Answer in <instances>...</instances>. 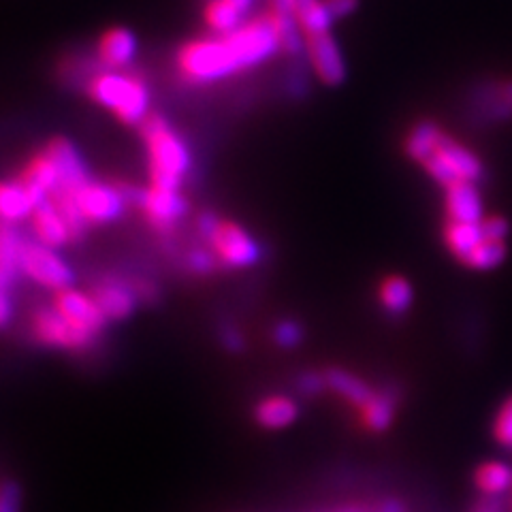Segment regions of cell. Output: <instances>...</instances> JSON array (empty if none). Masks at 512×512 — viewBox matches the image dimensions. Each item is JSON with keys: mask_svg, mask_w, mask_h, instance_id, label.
Instances as JSON below:
<instances>
[{"mask_svg": "<svg viewBox=\"0 0 512 512\" xmlns=\"http://www.w3.org/2000/svg\"><path fill=\"white\" fill-rule=\"evenodd\" d=\"M90 295L107 320L128 318L135 312L139 299L135 293V286L120 280H101L99 284L92 286Z\"/></svg>", "mask_w": 512, "mask_h": 512, "instance_id": "obj_14", "label": "cell"}, {"mask_svg": "<svg viewBox=\"0 0 512 512\" xmlns=\"http://www.w3.org/2000/svg\"><path fill=\"white\" fill-rule=\"evenodd\" d=\"M133 201L141 207L148 222L160 233H169L188 212V203L180 190L150 186L146 190H135Z\"/></svg>", "mask_w": 512, "mask_h": 512, "instance_id": "obj_9", "label": "cell"}, {"mask_svg": "<svg viewBox=\"0 0 512 512\" xmlns=\"http://www.w3.org/2000/svg\"><path fill=\"white\" fill-rule=\"evenodd\" d=\"M342 512H363L361 508H346V510H342Z\"/></svg>", "mask_w": 512, "mask_h": 512, "instance_id": "obj_44", "label": "cell"}, {"mask_svg": "<svg viewBox=\"0 0 512 512\" xmlns=\"http://www.w3.org/2000/svg\"><path fill=\"white\" fill-rule=\"evenodd\" d=\"M446 133L440 128L438 122L434 120H421L416 122L410 133L404 139V152L414 163L423 165L425 160L434 156L440 148V143L444 141Z\"/></svg>", "mask_w": 512, "mask_h": 512, "instance_id": "obj_19", "label": "cell"}, {"mask_svg": "<svg viewBox=\"0 0 512 512\" xmlns=\"http://www.w3.org/2000/svg\"><path fill=\"white\" fill-rule=\"evenodd\" d=\"M0 512H20V489L13 483L0 487Z\"/></svg>", "mask_w": 512, "mask_h": 512, "instance_id": "obj_36", "label": "cell"}, {"mask_svg": "<svg viewBox=\"0 0 512 512\" xmlns=\"http://www.w3.org/2000/svg\"><path fill=\"white\" fill-rule=\"evenodd\" d=\"M325 3L333 15V20H342L346 15L357 11L359 0H325Z\"/></svg>", "mask_w": 512, "mask_h": 512, "instance_id": "obj_37", "label": "cell"}, {"mask_svg": "<svg viewBox=\"0 0 512 512\" xmlns=\"http://www.w3.org/2000/svg\"><path fill=\"white\" fill-rule=\"evenodd\" d=\"M86 92L124 124L139 126L150 116V88L139 75L103 69L88 79Z\"/></svg>", "mask_w": 512, "mask_h": 512, "instance_id": "obj_3", "label": "cell"}, {"mask_svg": "<svg viewBox=\"0 0 512 512\" xmlns=\"http://www.w3.org/2000/svg\"><path fill=\"white\" fill-rule=\"evenodd\" d=\"M446 220L453 222H472L478 224L485 220V201L480 195L478 184L459 182L444 190Z\"/></svg>", "mask_w": 512, "mask_h": 512, "instance_id": "obj_15", "label": "cell"}, {"mask_svg": "<svg viewBox=\"0 0 512 512\" xmlns=\"http://www.w3.org/2000/svg\"><path fill=\"white\" fill-rule=\"evenodd\" d=\"M30 231L35 235V242L47 246V248H62L71 244V231L64 222L62 214L56 210V205L47 199L43 201L30 216Z\"/></svg>", "mask_w": 512, "mask_h": 512, "instance_id": "obj_16", "label": "cell"}, {"mask_svg": "<svg viewBox=\"0 0 512 512\" xmlns=\"http://www.w3.org/2000/svg\"><path fill=\"white\" fill-rule=\"evenodd\" d=\"M39 205L41 203L37 201V197L32 195L20 178L0 182V222H7L15 227L22 220H30L32 212Z\"/></svg>", "mask_w": 512, "mask_h": 512, "instance_id": "obj_17", "label": "cell"}, {"mask_svg": "<svg viewBox=\"0 0 512 512\" xmlns=\"http://www.w3.org/2000/svg\"><path fill=\"white\" fill-rule=\"evenodd\" d=\"M276 52H280L276 28L269 13L263 11L248 18L231 35L186 41L175 54V71L186 84H212L259 67Z\"/></svg>", "mask_w": 512, "mask_h": 512, "instance_id": "obj_1", "label": "cell"}, {"mask_svg": "<svg viewBox=\"0 0 512 512\" xmlns=\"http://www.w3.org/2000/svg\"><path fill=\"white\" fill-rule=\"evenodd\" d=\"M500 90L504 94V99L512 105V82L508 79V82H500Z\"/></svg>", "mask_w": 512, "mask_h": 512, "instance_id": "obj_42", "label": "cell"}, {"mask_svg": "<svg viewBox=\"0 0 512 512\" xmlns=\"http://www.w3.org/2000/svg\"><path fill=\"white\" fill-rule=\"evenodd\" d=\"M199 231L207 239L216 261L231 269H246L261 261L263 250L259 242L233 220H224L214 214H205L199 220Z\"/></svg>", "mask_w": 512, "mask_h": 512, "instance_id": "obj_4", "label": "cell"}, {"mask_svg": "<svg viewBox=\"0 0 512 512\" xmlns=\"http://www.w3.org/2000/svg\"><path fill=\"white\" fill-rule=\"evenodd\" d=\"M274 340L282 348H295L303 340V329L295 320H282L274 329Z\"/></svg>", "mask_w": 512, "mask_h": 512, "instance_id": "obj_32", "label": "cell"}, {"mask_svg": "<svg viewBox=\"0 0 512 512\" xmlns=\"http://www.w3.org/2000/svg\"><path fill=\"white\" fill-rule=\"evenodd\" d=\"M20 180L26 184V188L32 192V195L37 197V201L43 203L50 199V195L56 190V186L60 182V175H58L54 160L45 152H41L37 156H32L24 165V169L20 173Z\"/></svg>", "mask_w": 512, "mask_h": 512, "instance_id": "obj_18", "label": "cell"}, {"mask_svg": "<svg viewBox=\"0 0 512 512\" xmlns=\"http://www.w3.org/2000/svg\"><path fill=\"white\" fill-rule=\"evenodd\" d=\"M425 173L444 190L459 182L478 184L485 178V165L470 148L455 141L453 137H444L438 152L423 163Z\"/></svg>", "mask_w": 512, "mask_h": 512, "instance_id": "obj_5", "label": "cell"}, {"mask_svg": "<svg viewBox=\"0 0 512 512\" xmlns=\"http://www.w3.org/2000/svg\"><path fill=\"white\" fill-rule=\"evenodd\" d=\"M75 203L88 224H107L122 216L128 203V190L90 178L75 190Z\"/></svg>", "mask_w": 512, "mask_h": 512, "instance_id": "obj_7", "label": "cell"}, {"mask_svg": "<svg viewBox=\"0 0 512 512\" xmlns=\"http://www.w3.org/2000/svg\"><path fill=\"white\" fill-rule=\"evenodd\" d=\"M474 483L483 495H489V498H500V495L512 489V468L500 461L483 463V466L476 470Z\"/></svg>", "mask_w": 512, "mask_h": 512, "instance_id": "obj_29", "label": "cell"}, {"mask_svg": "<svg viewBox=\"0 0 512 512\" xmlns=\"http://www.w3.org/2000/svg\"><path fill=\"white\" fill-rule=\"evenodd\" d=\"M62 318H67L69 323L90 338H99L103 333L105 325L109 320L101 312V308L96 306V301L92 299L90 293L77 291V288H62V291L54 293V306H52Z\"/></svg>", "mask_w": 512, "mask_h": 512, "instance_id": "obj_10", "label": "cell"}, {"mask_svg": "<svg viewBox=\"0 0 512 512\" xmlns=\"http://www.w3.org/2000/svg\"><path fill=\"white\" fill-rule=\"evenodd\" d=\"M299 416V406L293 397L269 395L254 408V419L265 429H284L293 425Z\"/></svg>", "mask_w": 512, "mask_h": 512, "instance_id": "obj_22", "label": "cell"}, {"mask_svg": "<svg viewBox=\"0 0 512 512\" xmlns=\"http://www.w3.org/2000/svg\"><path fill=\"white\" fill-rule=\"evenodd\" d=\"M137 37L128 28H107L96 41V58L105 71H122L131 67L137 56Z\"/></svg>", "mask_w": 512, "mask_h": 512, "instance_id": "obj_12", "label": "cell"}, {"mask_svg": "<svg viewBox=\"0 0 512 512\" xmlns=\"http://www.w3.org/2000/svg\"><path fill=\"white\" fill-rule=\"evenodd\" d=\"M293 15L301 30V37L316 35V32H331L335 22L325 0H295Z\"/></svg>", "mask_w": 512, "mask_h": 512, "instance_id": "obj_27", "label": "cell"}, {"mask_svg": "<svg viewBox=\"0 0 512 512\" xmlns=\"http://www.w3.org/2000/svg\"><path fill=\"white\" fill-rule=\"evenodd\" d=\"M216 263V256L207 250H192L188 254V267L190 271H195V274H210Z\"/></svg>", "mask_w": 512, "mask_h": 512, "instance_id": "obj_35", "label": "cell"}, {"mask_svg": "<svg viewBox=\"0 0 512 512\" xmlns=\"http://www.w3.org/2000/svg\"><path fill=\"white\" fill-rule=\"evenodd\" d=\"M297 389H299V393L310 395V397L325 393V389H329L327 387V376L325 374H318V372L301 374L299 380H297Z\"/></svg>", "mask_w": 512, "mask_h": 512, "instance_id": "obj_34", "label": "cell"}, {"mask_svg": "<svg viewBox=\"0 0 512 512\" xmlns=\"http://www.w3.org/2000/svg\"><path fill=\"white\" fill-rule=\"evenodd\" d=\"M43 152L54 160V165L58 169L60 182H58L56 188H67V190L75 192L79 186L90 180L86 163L82 160V156H79L77 148L73 146L69 139L56 137V139L47 143Z\"/></svg>", "mask_w": 512, "mask_h": 512, "instance_id": "obj_13", "label": "cell"}, {"mask_svg": "<svg viewBox=\"0 0 512 512\" xmlns=\"http://www.w3.org/2000/svg\"><path fill=\"white\" fill-rule=\"evenodd\" d=\"M470 512H504V506L500 502V498H489V495H483Z\"/></svg>", "mask_w": 512, "mask_h": 512, "instance_id": "obj_39", "label": "cell"}, {"mask_svg": "<svg viewBox=\"0 0 512 512\" xmlns=\"http://www.w3.org/2000/svg\"><path fill=\"white\" fill-rule=\"evenodd\" d=\"M376 512H406V508L399 504V502H395V500H387V502H382L376 508Z\"/></svg>", "mask_w": 512, "mask_h": 512, "instance_id": "obj_41", "label": "cell"}, {"mask_svg": "<svg viewBox=\"0 0 512 512\" xmlns=\"http://www.w3.org/2000/svg\"><path fill=\"white\" fill-rule=\"evenodd\" d=\"M303 54L320 84L340 86L346 79V60L331 32H316L303 37Z\"/></svg>", "mask_w": 512, "mask_h": 512, "instance_id": "obj_8", "label": "cell"}, {"mask_svg": "<svg viewBox=\"0 0 512 512\" xmlns=\"http://www.w3.org/2000/svg\"><path fill=\"white\" fill-rule=\"evenodd\" d=\"M483 242H485V233H483V227H480V222L472 224V222L446 220L444 244L448 250H451L455 259L463 261Z\"/></svg>", "mask_w": 512, "mask_h": 512, "instance_id": "obj_26", "label": "cell"}, {"mask_svg": "<svg viewBox=\"0 0 512 512\" xmlns=\"http://www.w3.org/2000/svg\"><path fill=\"white\" fill-rule=\"evenodd\" d=\"M378 301L389 316H404L414 301L412 284L402 276L384 278L378 286Z\"/></svg>", "mask_w": 512, "mask_h": 512, "instance_id": "obj_28", "label": "cell"}, {"mask_svg": "<svg viewBox=\"0 0 512 512\" xmlns=\"http://www.w3.org/2000/svg\"><path fill=\"white\" fill-rule=\"evenodd\" d=\"M20 271L28 280L54 293L69 288L75 278L71 265L54 248L26 239L20 250Z\"/></svg>", "mask_w": 512, "mask_h": 512, "instance_id": "obj_6", "label": "cell"}, {"mask_svg": "<svg viewBox=\"0 0 512 512\" xmlns=\"http://www.w3.org/2000/svg\"><path fill=\"white\" fill-rule=\"evenodd\" d=\"M222 342H224V346L231 348V350H239V348H242V335H239V331H235V329H224L222 331Z\"/></svg>", "mask_w": 512, "mask_h": 512, "instance_id": "obj_40", "label": "cell"}, {"mask_svg": "<svg viewBox=\"0 0 512 512\" xmlns=\"http://www.w3.org/2000/svg\"><path fill=\"white\" fill-rule=\"evenodd\" d=\"M24 239L18 235L13 224L0 222V286L11 288L22 274L20 271V250Z\"/></svg>", "mask_w": 512, "mask_h": 512, "instance_id": "obj_24", "label": "cell"}, {"mask_svg": "<svg viewBox=\"0 0 512 512\" xmlns=\"http://www.w3.org/2000/svg\"><path fill=\"white\" fill-rule=\"evenodd\" d=\"M231 3H235L242 11L250 13V9H252V5H254V0H231Z\"/></svg>", "mask_w": 512, "mask_h": 512, "instance_id": "obj_43", "label": "cell"}, {"mask_svg": "<svg viewBox=\"0 0 512 512\" xmlns=\"http://www.w3.org/2000/svg\"><path fill=\"white\" fill-rule=\"evenodd\" d=\"M13 318V299L11 288L0 286V329H5Z\"/></svg>", "mask_w": 512, "mask_h": 512, "instance_id": "obj_38", "label": "cell"}, {"mask_svg": "<svg viewBox=\"0 0 512 512\" xmlns=\"http://www.w3.org/2000/svg\"><path fill=\"white\" fill-rule=\"evenodd\" d=\"M246 11L239 9L231 0H207L203 7V24L210 35L224 37L242 26L248 18Z\"/></svg>", "mask_w": 512, "mask_h": 512, "instance_id": "obj_23", "label": "cell"}, {"mask_svg": "<svg viewBox=\"0 0 512 512\" xmlns=\"http://www.w3.org/2000/svg\"><path fill=\"white\" fill-rule=\"evenodd\" d=\"M325 376H327V387L355 408H363L374 395V389L370 384H367L363 378H359L357 374L342 370V367H331V370L325 372Z\"/></svg>", "mask_w": 512, "mask_h": 512, "instance_id": "obj_25", "label": "cell"}, {"mask_svg": "<svg viewBox=\"0 0 512 512\" xmlns=\"http://www.w3.org/2000/svg\"><path fill=\"white\" fill-rule=\"evenodd\" d=\"M143 146L148 152L150 186L180 190L190 173L192 158L184 139L160 114H150L139 124Z\"/></svg>", "mask_w": 512, "mask_h": 512, "instance_id": "obj_2", "label": "cell"}, {"mask_svg": "<svg viewBox=\"0 0 512 512\" xmlns=\"http://www.w3.org/2000/svg\"><path fill=\"white\" fill-rule=\"evenodd\" d=\"M506 261V242H491L485 239L472 254H468L461 263L474 271H493Z\"/></svg>", "mask_w": 512, "mask_h": 512, "instance_id": "obj_30", "label": "cell"}, {"mask_svg": "<svg viewBox=\"0 0 512 512\" xmlns=\"http://www.w3.org/2000/svg\"><path fill=\"white\" fill-rule=\"evenodd\" d=\"M399 391L395 387H384L374 391L361 410V423L365 429L374 431V434H382L393 425L395 419V410H397V395Z\"/></svg>", "mask_w": 512, "mask_h": 512, "instance_id": "obj_20", "label": "cell"}, {"mask_svg": "<svg viewBox=\"0 0 512 512\" xmlns=\"http://www.w3.org/2000/svg\"><path fill=\"white\" fill-rule=\"evenodd\" d=\"M472 116L480 124H498L512 120V105L504 99L500 84L483 86L474 92Z\"/></svg>", "mask_w": 512, "mask_h": 512, "instance_id": "obj_21", "label": "cell"}, {"mask_svg": "<svg viewBox=\"0 0 512 512\" xmlns=\"http://www.w3.org/2000/svg\"><path fill=\"white\" fill-rule=\"evenodd\" d=\"M480 227H483L485 239H491V242H506L510 235V222L504 216H485Z\"/></svg>", "mask_w": 512, "mask_h": 512, "instance_id": "obj_33", "label": "cell"}, {"mask_svg": "<svg viewBox=\"0 0 512 512\" xmlns=\"http://www.w3.org/2000/svg\"><path fill=\"white\" fill-rule=\"evenodd\" d=\"M30 329L39 344L60 350H86L94 342V338L77 331L69 320L62 318L54 308H39L32 314Z\"/></svg>", "mask_w": 512, "mask_h": 512, "instance_id": "obj_11", "label": "cell"}, {"mask_svg": "<svg viewBox=\"0 0 512 512\" xmlns=\"http://www.w3.org/2000/svg\"><path fill=\"white\" fill-rule=\"evenodd\" d=\"M493 436L504 448H512V395L502 404L493 423Z\"/></svg>", "mask_w": 512, "mask_h": 512, "instance_id": "obj_31", "label": "cell"}]
</instances>
